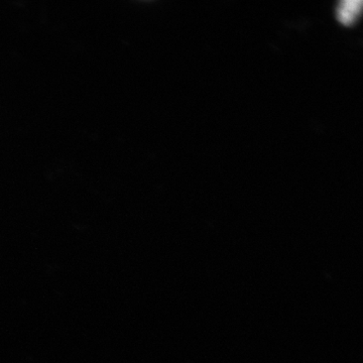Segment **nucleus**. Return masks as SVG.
Here are the masks:
<instances>
[{
	"label": "nucleus",
	"instance_id": "1",
	"mask_svg": "<svg viewBox=\"0 0 363 363\" xmlns=\"http://www.w3.org/2000/svg\"><path fill=\"white\" fill-rule=\"evenodd\" d=\"M362 6V0H343L339 4L337 9L339 20L347 25L353 23L359 13Z\"/></svg>",
	"mask_w": 363,
	"mask_h": 363
}]
</instances>
